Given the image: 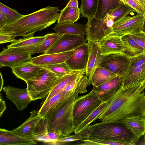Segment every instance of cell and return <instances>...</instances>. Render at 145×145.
I'll use <instances>...</instances> for the list:
<instances>
[{
  "label": "cell",
  "mask_w": 145,
  "mask_h": 145,
  "mask_svg": "<svg viewBox=\"0 0 145 145\" xmlns=\"http://www.w3.org/2000/svg\"><path fill=\"white\" fill-rule=\"evenodd\" d=\"M114 22L108 13L103 18L88 19L85 25L86 39L100 42L106 37L113 34L112 28Z\"/></svg>",
  "instance_id": "obj_6"
},
{
  "label": "cell",
  "mask_w": 145,
  "mask_h": 145,
  "mask_svg": "<svg viewBox=\"0 0 145 145\" xmlns=\"http://www.w3.org/2000/svg\"><path fill=\"white\" fill-rule=\"evenodd\" d=\"M100 43V50L101 55L104 56L116 53L125 54L132 57L139 54L121 37L114 34L105 38Z\"/></svg>",
  "instance_id": "obj_9"
},
{
  "label": "cell",
  "mask_w": 145,
  "mask_h": 145,
  "mask_svg": "<svg viewBox=\"0 0 145 145\" xmlns=\"http://www.w3.org/2000/svg\"><path fill=\"white\" fill-rule=\"evenodd\" d=\"M131 35L138 45L145 51V33L142 31Z\"/></svg>",
  "instance_id": "obj_44"
},
{
  "label": "cell",
  "mask_w": 145,
  "mask_h": 145,
  "mask_svg": "<svg viewBox=\"0 0 145 145\" xmlns=\"http://www.w3.org/2000/svg\"><path fill=\"white\" fill-rule=\"evenodd\" d=\"M3 90L6 97L15 105L19 111H23L32 101L27 88L21 89L8 86Z\"/></svg>",
  "instance_id": "obj_15"
},
{
  "label": "cell",
  "mask_w": 145,
  "mask_h": 145,
  "mask_svg": "<svg viewBox=\"0 0 145 145\" xmlns=\"http://www.w3.org/2000/svg\"><path fill=\"white\" fill-rule=\"evenodd\" d=\"M145 63V51L135 56L131 57V67L127 74L131 71L136 67Z\"/></svg>",
  "instance_id": "obj_40"
},
{
  "label": "cell",
  "mask_w": 145,
  "mask_h": 145,
  "mask_svg": "<svg viewBox=\"0 0 145 145\" xmlns=\"http://www.w3.org/2000/svg\"><path fill=\"white\" fill-rule=\"evenodd\" d=\"M145 83L123 90L121 87L114 95L106 107L96 118L105 121L112 116L134 97L144 91Z\"/></svg>",
  "instance_id": "obj_5"
},
{
  "label": "cell",
  "mask_w": 145,
  "mask_h": 145,
  "mask_svg": "<svg viewBox=\"0 0 145 145\" xmlns=\"http://www.w3.org/2000/svg\"><path fill=\"white\" fill-rule=\"evenodd\" d=\"M4 84V81L1 73L0 72V91H1L3 88V86Z\"/></svg>",
  "instance_id": "obj_49"
},
{
  "label": "cell",
  "mask_w": 145,
  "mask_h": 145,
  "mask_svg": "<svg viewBox=\"0 0 145 145\" xmlns=\"http://www.w3.org/2000/svg\"><path fill=\"white\" fill-rule=\"evenodd\" d=\"M98 0H81L80 11L82 17L88 19L94 17L96 12Z\"/></svg>",
  "instance_id": "obj_32"
},
{
  "label": "cell",
  "mask_w": 145,
  "mask_h": 145,
  "mask_svg": "<svg viewBox=\"0 0 145 145\" xmlns=\"http://www.w3.org/2000/svg\"><path fill=\"white\" fill-rule=\"evenodd\" d=\"M136 116L145 117V93L144 91L134 97L112 116L104 122L120 123L126 118Z\"/></svg>",
  "instance_id": "obj_8"
},
{
  "label": "cell",
  "mask_w": 145,
  "mask_h": 145,
  "mask_svg": "<svg viewBox=\"0 0 145 145\" xmlns=\"http://www.w3.org/2000/svg\"><path fill=\"white\" fill-rule=\"evenodd\" d=\"M122 78L117 76L97 86H93L103 101L111 99L121 87Z\"/></svg>",
  "instance_id": "obj_18"
},
{
  "label": "cell",
  "mask_w": 145,
  "mask_h": 145,
  "mask_svg": "<svg viewBox=\"0 0 145 145\" xmlns=\"http://www.w3.org/2000/svg\"><path fill=\"white\" fill-rule=\"evenodd\" d=\"M45 38L44 35L16 39L8 45L7 48H21L28 51L32 55L36 54V51Z\"/></svg>",
  "instance_id": "obj_21"
},
{
  "label": "cell",
  "mask_w": 145,
  "mask_h": 145,
  "mask_svg": "<svg viewBox=\"0 0 145 145\" xmlns=\"http://www.w3.org/2000/svg\"><path fill=\"white\" fill-rule=\"evenodd\" d=\"M86 91V89L84 87L76 89L54 116L48 121V132L57 131L60 133L62 137L74 133L76 126L73 115L75 101L79 97V93Z\"/></svg>",
  "instance_id": "obj_3"
},
{
  "label": "cell",
  "mask_w": 145,
  "mask_h": 145,
  "mask_svg": "<svg viewBox=\"0 0 145 145\" xmlns=\"http://www.w3.org/2000/svg\"><path fill=\"white\" fill-rule=\"evenodd\" d=\"M8 22L6 17L0 13V29L6 25Z\"/></svg>",
  "instance_id": "obj_47"
},
{
  "label": "cell",
  "mask_w": 145,
  "mask_h": 145,
  "mask_svg": "<svg viewBox=\"0 0 145 145\" xmlns=\"http://www.w3.org/2000/svg\"><path fill=\"white\" fill-rule=\"evenodd\" d=\"M137 137L145 135V117L136 116L126 118L121 122Z\"/></svg>",
  "instance_id": "obj_26"
},
{
  "label": "cell",
  "mask_w": 145,
  "mask_h": 145,
  "mask_svg": "<svg viewBox=\"0 0 145 145\" xmlns=\"http://www.w3.org/2000/svg\"><path fill=\"white\" fill-rule=\"evenodd\" d=\"M48 120L42 118L37 124L32 139L34 140L40 141L41 138L48 133Z\"/></svg>",
  "instance_id": "obj_36"
},
{
  "label": "cell",
  "mask_w": 145,
  "mask_h": 145,
  "mask_svg": "<svg viewBox=\"0 0 145 145\" xmlns=\"http://www.w3.org/2000/svg\"><path fill=\"white\" fill-rule=\"evenodd\" d=\"M74 53V50L48 54H42L32 57L31 62L35 65L39 66L60 63L65 62L73 55Z\"/></svg>",
  "instance_id": "obj_20"
},
{
  "label": "cell",
  "mask_w": 145,
  "mask_h": 145,
  "mask_svg": "<svg viewBox=\"0 0 145 145\" xmlns=\"http://www.w3.org/2000/svg\"><path fill=\"white\" fill-rule=\"evenodd\" d=\"M57 7L48 6L9 23L0 29V32L14 37L33 36L38 31L47 28L57 20L60 14Z\"/></svg>",
  "instance_id": "obj_1"
},
{
  "label": "cell",
  "mask_w": 145,
  "mask_h": 145,
  "mask_svg": "<svg viewBox=\"0 0 145 145\" xmlns=\"http://www.w3.org/2000/svg\"><path fill=\"white\" fill-rule=\"evenodd\" d=\"M42 68L40 66L29 62L11 69L13 73L17 78L26 82L35 75Z\"/></svg>",
  "instance_id": "obj_24"
},
{
  "label": "cell",
  "mask_w": 145,
  "mask_h": 145,
  "mask_svg": "<svg viewBox=\"0 0 145 145\" xmlns=\"http://www.w3.org/2000/svg\"><path fill=\"white\" fill-rule=\"evenodd\" d=\"M61 35L56 33L46 34L44 40L39 46L36 54H44L55 43Z\"/></svg>",
  "instance_id": "obj_35"
},
{
  "label": "cell",
  "mask_w": 145,
  "mask_h": 145,
  "mask_svg": "<svg viewBox=\"0 0 145 145\" xmlns=\"http://www.w3.org/2000/svg\"><path fill=\"white\" fill-rule=\"evenodd\" d=\"M121 3L120 0H98L97 8L94 18H103L110 10L116 8Z\"/></svg>",
  "instance_id": "obj_31"
},
{
  "label": "cell",
  "mask_w": 145,
  "mask_h": 145,
  "mask_svg": "<svg viewBox=\"0 0 145 145\" xmlns=\"http://www.w3.org/2000/svg\"><path fill=\"white\" fill-rule=\"evenodd\" d=\"M89 56L88 43L74 50L72 55L65 62L73 71H86Z\"/></svg>",
  "instance_id": "obj_17"
},
{
  "label": "cell",
  "mask_w": 145,
  "mask_h": 145,
  "mask_svg": "<svg viewBox=\"0 0 145 145\" xmlns=\"http://www.w3.org/2000/svg\"><path fill=\"white\" fill-rule=\"evenodd\" d=\"M86 139L125 141L135 145L139 138L120 123L101 121L89 125L82 132Z\"/></svg>",
  "instance_id": "obj_2"
},
{
  "label": "cell",
  "mask_w": 145,
  "mask_h": 145,
  "mask_svg": "<svg viewBox=\"0 0 145 145\" xmlns=\"http://www.w3.org/2000/svg\"><path fill=\"white\" fill-rule=\"evenodd\" d=\"M7 109L5 101L2 99L1 94L0 97V117H1Z\"/></svg>",
  "instance_id": "obj_46"
},
{
  "label": "cell",
  "mask_w": 145,
  "mask_h": 145,
  "mask_svg": "<svg viewBox=\"0 0 145 145\" xmlns=\"http://www.w3.org/2000/svg\"><path fill=\"white\" fill-rule=\"evenodd\" d=\"M84 35H62L55 43L43 54L61 53L74 50L87 42Z\"/></svg>",
  "instance_id": "obj_14"
},
{
  "label": "cell",
  "mask_w": 145,
  "mask_h": 145,
  "mask_svg": "<svg viewBox=\"0 0 145 145\" xmlns=\"http://www.w3.org/2000/svg\"><path fill=\"white\" fill-rule=\"evenodd\" d=\"M103 102L99 98L97 91L93 88L88 93L78 97L75 101L73 109L74 119L76 125Z\"/></svg>",
  "instance_id": "obj_7"
},
{
  "label": "cell",
  "mask_w": 145,
  "mask_h": 145,
  "mask_svg": "<svg viewBox=\"0 0 145 145\" xmlns=\"http://www.w3.org/2000/svg\"><path fill=\"white\" fill-rule=\"evenodd\" d=\"M40 66L52 72L59 77H62L68 74L73 71L65 62Z\"/></svg>",
  "instance_id": "obj_34"
},
{
  "label": "cell",
  "mask_w": 145,
  "mask_h": 145,
  "mask_svg": "<svg viewBox=\"0 0 145 145\" xmlns=\"http://www.w3.org/2000/svg\"><path fill=\"white\" fill-rule=\"evenodd\" d=\"M144 0V1H145V0Z\"/></svg>",
  "instance_id": "obj_53"
},
{
  "label": "cell",
  "mask_w": 145,
  "mask_h": 145,
  "mask_svg": "<svg viewBox=\"0 0 145 145\" xmlns=\"http://www.w3.org/2000/svg\"><path fill=\"white\" fill-rule=\"evenodd\" d=\"M61 78L42 67L35 75L26 82L32 101L45 97L59 82Z\"/></svg>",
  "instance_id": "obj_4"
},
{
  "label": "cell",
  "mask_w": 145,
  "mask_h": 145,
  "mask_svg": "<svg viewBox=\"0 0 145 145\" xmlns=\"http://www.w3.org/2000/svg\"><path fill=\"white\" fill-rule=\"evenodd\" d=\"M30 113L29 117L23 123L11 131L19 136L32 139L36 126L42 117L38 111L35 110Z\"/></svg>",
  "instance_id": "obj_19"
},
{
  "label": "cell",
  "mask_w": 145,
  "mask_h": 145,
  "mask_svg": "<svg viewBox=\"0 0 145 145\" xmlns=\"http://www.w3.org/2000/svg\"><path fill=\"white\" fill-rule=\"evenodd\" d=\"M142 5L145 9V1L144 0H138Z\"/></svg>",
  "instance_id": "obj_50"
},
{
  "label": "cell",
  "mask_w": 145,
  "mask_h": 145,
  "mask_svg": "<svg viewBox=\"0 0 145 145\" xmlns=\"http://www.w3.org/2000/svg\"><path fill=\"white\" fill-rule=\"evenodd\" d=\"M137 13L132 16H125L114 22L112 28L113 34L122 37L142 31L145 15Z\"/></svg>",
  "instance_id": "obj_10"
},
{
  "label": "cell",
  "mask_w": 145,
  "mask_h": 145,
  "mask_svg": "<svg viewBox=\"0 0 145 145\" xmlns=\"http://www.w3.org/2000/svg\"><path fill=\"white\" fill-rule=\"evenodd\" d=\"M76 144L79 145H133L125 141L106 140L96 139H86L80 141Z\"/></svg>",
  "instance_id": "obj_37"
},
{
  "label": "cell",
  "mask_w": 145,
  "mask_h": 145,
  "mask_svg": "<svg viewBox=\"0 0 145 145\" xmlns=\"http://www.w3.org/2000/svg\"><path fill=\"white\" fill-rule=\"evenodd\" d=\"M145 83V63L127 74L122 78L121 88L126 89Z\"/></svg>",
  "instance_id": "obj_23"
},
{
  "label": "cell",
  "mask_w": 145,
  "mask_h": 145,
  "mask_svg": "<svg viewBox=\"0 0 145 145\" xmlns=\"http://www.w3.org/2000/svg\"><path fill=\"white\" fill-rule=\"evenodd\" d=\"M62 137L59 132L53 131L49 132L42 137L40 142H43L47 144L49 143L54 142L58 139Z\"/></svg>",
  "instance_id": "obj_42"
},
{
  "label": "cell",
  "mask_w": 145,
  "mask_h": 145,
  "mask_svg": "<svg viewBox=\"0 0 145 145\" xmlns=\"http://www.w3.org/2000/svg\"><path fill=\"white\" fill-rule=\"evenodd\" d=\"M66 7L75 8L78 7V0H70L67 3Z\"/></svg>",
  "instance_id": "obj_48"
},
{
  "label": "cell",
  "mask_w": 145,
  "mask_h": 145,
  "mask_svg": "<svg viewBox=\"0 0 145 145\" xmlns=\"http://www.w3.org/2000/svg\"><path fill=\"white\" fill-rule=\"evenodd\" d=\"M15 37L10 35L0 32V43L12 42L16 40Z\"/></svg>",
  "instance_id": "obj_45"
},
{
  "label": "cell",
  "mask_w": 145,
  "mask_h": 145,
  "mask_svg": "<svg viewBox=\"0 0 145 145\" xmlns=\"http://www.w3.org/2000/svg\"><path fill=\"white\" fill-rule=\"evenodd\" d=\"M111 99L103 102L82 121L77 125L74 132V133H78L83 131L90 125L91 123L95 122L97 118L106 107Z\"/></svg>",
  "instance_id": "obj_28"
},
{
  "label": "cell",
  "mask_w": 145,
  "mask_h": 145,
  "mask_svg": "<svg viewBox=\"0 0 145 145\" xmlns=\"http://www.w3.org/2000/svg\"><path fill=\"white\" fill-rule=\"evenodd\" d=\"M86 71H73L71 73L62 77L57 85L44 98L40 104L46 102L59 92L65 89L69 84L81 76L86 74Z\"/></svg>",
  "instance_id": "obj_25"
},
{
  "label": "cell",
  "mask_w": 145,
  "mask_h": 145,
  "mask_svg": "<svg viewBox=\"0 0 145 145\" xmlns=\"http://www.w3.org/2000/svg\"><path fill=\"white\" fill-rule=\"evenodd\" d=\"M89 56L86 72L88 79V86L91 85L92 75L97 67L105 58L106 56L101 54L99 42L88 41Z\"/></svg>",
  "instance_id": "obj_16"
},
{
  "label": "cell",
  "mask_w": 145,
  "mask_h": 145,
  "mask_svg": "<svg viewBox=\"0 0 145 145\" xmlns=\"http://www.w3.org/2000/svg\"><path fill=\"white\" fill-rule=\"evenodd\" d=\"M86 140L85 137L82 132L69 135L61 137L55 141L48 144L49 145H61L77 141Z\"/></svg>",
  "instance_id": "obj_39"
},
{
  "label": "cell",
  "mask_w": 145,
  "mask_h": 145,
  "mask_svg": "<svg viewBox=\"0 0 145 145\" xmlns=\"http://www.w3.org/2000/svg\"><path fill=\"white\" fill-rule=\"evenodd\" d=\"M37 144V141L32 139L19 136L11 131L0 129V145H32Z\"/></svg>",
  "instance_id": "obj_22"
},
{
  "label": "cell",
  "mask_w": 145,
  "mask_h": 145,
  "mask_svg": "<svg viewBox=\"0 0 145 145\" xmlns=\"http://www.w3.org/2000/svg\"><path fill=\"white\" fill-rule=\"evenodd\" d=\"M32 54L25 50L16 48H4L0 53V67L11 69L31 62Z\"/></svg>",
  "instance_id": "obj_12"
},
{
  "label": "cell",
  "mask_w": 145,
  "mask_h": 145,
  "mask_svg": "<svg viewBox=\"0 0 145 145\" xmlns=\"http://www.w3.org/2000/svg\"><path fill=\"white\" fill-rule=\"evenodd\" d=\"M131 64V57L124 54L116 53L106 56L99 66L123 78L128 72Z\"/></svg>",
  "instance_id": "obj_11"
},
{
  "label": "cell",
  "mask_w": 145,
  "mask_h": 145,
  "mask_svg": "<svg viewBox=\"0 0 145 145\" xmlns=\"http://www.w3.org/2000/svg\"><path fill=\"white\" fill-rule=\"evenodd\" d=\"M0 13L6 17L8 23L17 20L23 15L1 2L0 3Z\"/></svg>",
  "instance_id": "obj_38"
},
{
  "label": "cell",
  "mask_w": 145,
  "mask_h": 145,
  "mask_svg": "<svg viewBox=\"0 0 145 145\" xmlns=\"http://www.w3.org/2000/svg\"><path fill=\"white\" fill-rule=\"evenodd\" d=\"M133 12L137 13V12L131 7L121 2L117 8L110 10L107 13L110 16L115 22L121 18Z\"/></svg>",
  "instance_id": "obj_33"
},
{
  "label": "cell",
  "mask_w": 145,
  "mask_h": 145,
  "mask_svg": "<svg viewBox=\"0 0 145 145\" xmlns=\"http://www.w3.org/2000/svg\"><path fill=\"white\" fill-rule=\"evenodd\" d=\"M80 9L65 7L61 11L57 24H71L76 22L80 19Z\"/></svg>",
  "instance_id": "obj_29"
},
{
  "label": "cell",
  "mask_w": 145,
  "mask_h": 145,
  "mask_svg": "<svg viewBox=\"0 0 145 145\" xmlns=\"http://www.w3.org/2000/svg\"><path fill=\"white\" fill-rule=\"evenodd\" d=\"M52 29L55 33L60 35H86V27L81 24H57Z\"/></svg>",
  "instance_id": "obj_27"
},
{
  "label": "cell",
  "mask_w": 145,
  "mask_h": 145,
  "mask_svg": "<svg viewBox=\"0 0 145 145\" xmlns=\"http://www.w3.org/2000/svg\"><path fill=\"white\" fill-rule=\"evenodd\" d=\"M120 1L135 10L137 13L145 14V9L138 0H120Z\"/></svg>",
  "instance_id": "obj_41"
},
{
  "label": "cell",
  "mask_w": 145,
  "mask_h": 145,
  "mask_svg": "<svg viewBox=\"0 0 145 145\" xmlns=\"http://www.w3.org/2000/svg\"><path fill=\"white\" fill-rule=\"evenodd\" d=\"M142 31L145 33V14Z\"/></svg>",
  "instance_id": "obj_51"
},
{
  "label": "cell",
  "mask_w": 145,
  "mask_h": 145,
  "mask_svg": "<svg viewBox=\"0 0 145 145\" xmlns=\"http://www.w3.org/2000/svg\"><path fill=\"white\" fill-rule=\"evenodd\" d=\"M144 139H145V135H144Z\"/></svg>",
  "instance_id": "obj_52"
},
{
  "label": "cell",
  "mask_w": 145,
  "mask_h": 145,
  "mask_svg": "<svg viewBox=\"0 0 145 145\" xmlns=\"http://www.w3.org/2000/svg\"><path fill=\"white\" fill-rule=\"evenodd\" d=\"M117 76L114 73L99 66L92 75L91 85L93 86H98Z\"/></svg>",
  "instance_id": "obj_30"
},
{
  "label": "cell",
  "mask_w": 145,
  "mask_h": 145,
  "mask_svg": "<svg viewBox=\"0 0 145 145\" xmlns=\"http://www.w3.org/2000/svg\"><path fill=\"white\" fill-rule=\"evenodd\" d=\"M121 38L127 42L139 54L145 51L138 45L131 34H128L123 36L121 37Z\"/></svg>",
  "instance_id": "obj_43"
},
{
  "label": "cell",
  "mask_w": 145,
  "mask_h": 145,
  "mask_svg": "<svg viewBox=\"0 0 145 145\" xmlns=\"http://www.w3.org/2000/svg\"><path fill=\"white\" fill-rule=\"evenodd\" d=\"M76 89L73 91H69L65 88V89L53 96L41 105L38 111L39 114L48 121L54 116Z\"/></svg>",
  "instance_id": "obj_13"
}]
</instances>
